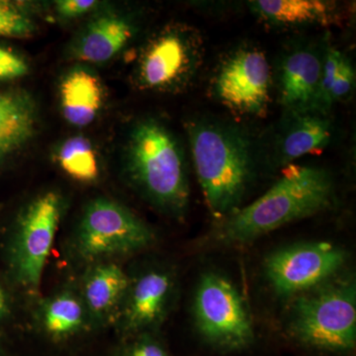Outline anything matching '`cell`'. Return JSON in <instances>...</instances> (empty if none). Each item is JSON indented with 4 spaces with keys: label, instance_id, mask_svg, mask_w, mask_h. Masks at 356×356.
Segmentation results:
<instances>
[{
    "label": "cell",
    "instance_id": "cell-26",
    "mask_svg": "<svg viewBox=\"0 0 356 356\" xmlns=\"http://www.w3.org/2000/svg\"><path fill=\"white\" fill-rule=\"evenodd\" d=\"M97 2L93 0H58L56 2V10L65 19L81 17L92 10Z\"/></svg>",
    "mask_w": 356,
    "mask_h": 356
},
{
    "label": "cell",
    "instance_id": "cell-6",
    "mask_svg": "<svg viewBox=\"0 0 356 356\" xmlns=\"http://www.w3.org/2000/svg\"><path fill=\"white\" fill-rule=\"evenodd\" d=\"M204 42L195 28L165 26L147 42L138 60L137 83L145 90L178 92L188 88L201 69Z\"/></svg>",
    "mask_w": 356,
    "mask_h": 356
},
{
    "label": "cell",
    "instance_id": "cell-20",
    "mask_svg": "<svg viewBox=\"0 0 356 356\" xmlns=\"http://www.w3.org/2000/svg\"><path fill=\"white\" fill-rule=\"evenodd\" d=\"M58 163L67 175L76 181L91 184L99 177V163L95 147L83 136H74L63 143Z\"/></svg>",
    "mask_w": 356,
    "mask_h": 356
},
{
    "label": "cell",
    "instance_id": "cell-10",
    "mask_svg": "<svg viewBox=\"0 0 356 356\" xmlns=\"http://www.w3.org/2000/svg\"><path fill=\"white\" fill-rule=\"evenodd\" d=\"M344 261L346 252L334 243H300L269 255L266 261V276L278 294L288 296L325 282Z\"/></svg>",
    "mask_w": 356,
    "mask_h": 356
},
{
    "label": "cell",
    "instance_id": "cell-24",
    "mask_svg": "<svg viewBox=\"0 0 356 356\" xmlns=\"http://www.w3.org/2000/svg\"><path fill=\"white\" fill-rule=\"evenodd\" d=\"M29 72L27 63L18 54L0 47V81H13Z\"/></svg>",
    "mask_w": 356,
    "mask_h": 356
},
{
    "label": "cell",
    "instance_id": "cell-25",
    "mask_svg": "<svg viewBox=\"0 0 356 356\" xmlns=\"http://www.w3.org/2000/svg\"><path fill=\"white\" fill-rule=\"evenodd\" d=\"M124 356H168L163 346L149 332L137 334Z\"/></svg>",
    "mask_w": 356,
    "mask_h": 356
},
{
    "label": "cell",
    "instance_id": "cell-3",
    "mask_svg": "<svg viewBox=\"0 0 356 356\" xmlns=\"http://www.w3.org/2000/svg\"><path fill=\"white\" fill-rule=\"evenodd\" d=\"M126 168L132 184L149 202L166 214L184 216L191 188L184 149L163 122L146 118L134 126Z\"/></svg>",
    "mask_w": 356,
    "mask_h": 356
},
{
    "label": "cell",
    "instance_id": "cell-16",
    "mask_svg": "<svg viewBox=\"0 0 356 356\" xmlns=\"http://www.w3.org/2000/svg\"><path fill=\"white\" fill-rule=\"evenodd\" d=\"M248 6L259 19L274 27H325L341 20L336 2L324 0H254Z\"/></svg>",
    "mask_w": 356,
    "mask_h": 356
},
{
    "label": "cell",
    "instance_id": "cell-15",
    "mask_svg": "<svg viewBox=\"0 0 356 356\" xmlns=\"http://www.w3.org/2000/svg\"><path fill=\"white\" fill-rule=\"evenodd\" d=\"M37 121L36 104L27 91L0 92V168L29 144L36 133Z\"/></svg>",
    "mask_w": 356,
    "mask_h": 356
},
{
    "label": "cell",
    "instance_id": "cell-1",
    "mask_svg": "<svg viewBox=\"0 0 356 356\" xmlns=\"http://www.w3.org/2000/svg\"><path fill=\"white\" fill-rule=\"evenodd\" d=\"M186 128L208 209L222 221L241 208L254 180L257 147L242 129L219 119L198 117Z\"/></svg>",
    "mask_w": 356,
    "mask_h": 356
},
{
    "label": "cell",
    "instance_id": "cell-17",
    "mask_svg": "<svg viewBox=\"0 0 356 356\" xmlns=\"http://www.w3.org/2000/svg\"><path fill=\"white\" fill-rule=\"evenodd\" d=\"M134 26L118 14L107 13L91 21L77 40L74 53L84 62L100 64L116 56L132 39Z\"/></svg>",
    "mask_w": 356,
    "mask_h": 356
},
{
    "label": "cell",
    "instance_id": "cell-9",
    "mask_svg": "<svg viewBox=\"0 0 356 356\" xmlns=\"http://www.w3.org/2000/svg\"><path fill=\"white\" fill-rule=\"evenodd\" d=\"M194 315L204 339L220 348H243L254 339V329L242 297L231 281L206 273L199 282Z\"/></svg>",
    "mask_w": 356,
    "mask_h": 356
},
{
    "label": "cell",
    "instance_id": "cell-22",
    "mask_svg": "<svg viewBox=\"0 0 356 356\" xmlns=\"http://www.w3.org/2000/svg\"><path fill=\"white\" fill-rule=\"evenodd\" d=\"M343 56V54L334 48V47H325L318 103V109L320 111L325 112V113H329L332 108V88Z\"/></svg>",
    "mask_w": 356,
    "mask_h": 356
},
{
    "label": "cell",
    "instance_id": "cell-7",
    "mask_svg": "<svg viewBox=\"0 0 356 356\" xmlns=\"http://www.w3.org/2000/svg\"><path fill=\"white\" fill-rule=\"evenodd\" d=\"M63 201L54 191L44 192L21 211L8 245L14 280L30 293L38 291L62 217Z\"/></svg>",
    "mask_w": 356,
    "mask_h": 356
},
{
    "label": "cell",
    "instance_id": "cell-11",
    "mask_svg": "<svg viewBox=\"0 0 356 356\" xmlns=\"http://www.w3.org/2000/svg\"><path fill=\"white\" fill-rule=\"evenodd\" d=\"M334 124L320 110H284L264 147L269 165L284 168L307 154L321 153L331 143Z\"/></svg>",
    "mask_w": 356,
    "mask_h": 356
},
{
    "label": "cell",
    "instance_id": "cell-13",
    "mask_svg": "<svg viewBox=\"0 0 356 356\" xmlns=\"http://www.w3.org/2000/svg\"><path fill=\"white\" fill-rule=\"evenodd\" d=\"M325 48L314 44H292L277 65L278 102L284 110H318Z\"/></svg>",
    "mask_w": 356,
    "mask_h": 356
},
{
    "label": "cell",
    "instance_id": "cell-18",
    "mask_svg": "<svg viewBox=\"0 0 356 356\" xmlns=\"http://www.w3.org/2000/svg\"><path fill=\"white\" fill-rule=\"evenodd\" d=\"M60 109L65 120L77 128L92 123L103 102L102 83L88 70L74 69L60 84Z\"/></svg>",
    "mask_w": 356,
    "mask_h": 356
},
{
    "label": "cell",
    "instance_id": "cell-14",
    "mask_svg": "<svg viewBox=\"0 0 356 356\" xmlns=\"http://www.w3.org/2000/svg\"><path fill=\"white\" fill-rule=\"evenodd\" d=\"M131 278L114 261L88 266L79 294L88 313L89 324L116 321Z\"/></svg>",
    "mask_w": 356,
    "mask_h": 356
},
{
    "label": "cell",
    "instance_id": "cell-2",
    "mask_svg": "<svg viewBox=\"0 0 356 356\" xmlns=\"http://www.w3.org/2000/svg\"><path fill=\"white\" fill-rule=\"evenodd\" d=\"M334 191V180L324 168L297 163L284 166L280 179L264 195L219 222L212 242L221 245L252 242L327 209Z\"/></svg>",
    "mask_w": 356,
    "mask_h": 356
},
{
    "label": "cell",
    "instance_id": "cell-21",
    "mask_svg": "<svg viewBox=\"0 0 356 356\" xmlns=\"http://www.w3.org/2000/svg\"><path fill=\"white\" fill-rule=\"evenodd\" d=\"M36 30L32 18L20 7L0 0V37L27 38Z\"/></svg>",
    "mask_w": 356,
    "mask_h": 356
},
{
    "label": "cell",
    "instance_id": "cell-27",
    "mask_svg": "<svg viewBox=\"0 0 356 356\" xmlns=\"http://www.w3.org/2000/svg\"><path fill=\"white\" fill-rule=\"evenodd\" d=\"M11 305L8 295L1 283H0V321L4 320L10 315Z\"/></svg>",
    "mask_w": 356,
    "mask_h": 356
},
{
    "label": "cell",
    "instance_id": "cell-5",
    "mask_svg": "<svg viewBox=\"0 0 356 356\" xmlns=\"http://www.w3.org/2000/svg\"><path fill=\"white\" fill-rule=\"evenodd\" d=\"M153 229L125 206L97 198L86 206L72 242L79 261L90 266L136 254L153 245Z\"/></svg>",
    "mask_w": 356,
    "mask_h": 356
},
{
    "label": "cell",
    "instance_id": "cell-19",
    "mask_svg": "<svg viewBox=\"0 0 356 356\" xmlns=\"http://www.w3.org/2000/svg\"><path fill=\"white\" fill-rule=\"evenodd\" d=\"M38 321L44 331L55 337L72 336L89 324L81 296L72 290H63L44 300Z\"/></svg>",
    "mask_w": 356,
    "mask_h": 356
},
{
    "label": "cell",
    "instance_id": "cell-12",
    "mask_svg": "<svg viewBox=\"0 0 356 356\" xmlns=\"http://www.w3.org/2000/svg\"><path fill=\"white\" fill-rule=\"evenodd\" d=\"M172 274L163 268L147 269L130 281L117 316L119 329L125 334H145L165 321L175 295Z\"/></svg>",
    "mask_w": 356,
    "mask_h": 356
},
{
    "label": "cell",
    "instance_id": "cell-8",
    "mask_svg": "<svg viewBox=\"0 0 356 356\" xmlns=\"http://www.w3.org/2000/svg\"><path fill=\"white\" fill-rule=\"evenodd\" d=\"M271 86L273 74L266 54L257 47L243 44L222 58L211 90L232 113L259 118L268 110Z\"/></svg>",
    "mask_w": 356,
    "mask_h": 356
},
{
    "label": "cell",
    "instance_id": "cell-4",
    "mask_svg": "<svg viewBox=\"0 0 356 356\" xmlns=\"http://www.w3.org/2000/svg\"><path fill=\"white\" fill-rule=\"evenodd\" d=\"M290 331L321 350H353L356 341V291L353 281L321 283L294 303Z\"/></svg>",
    "mask_w": 356,
    "mask_h": 356
},
{
    "label": "cell",
    "instance_id": "cell-23",
    "mask_svg": "<svg viewBox=\"0 0 356 356\" xmlns=\"http://www.w3.org/2000/svg\"><path fill=\"white\" fill-rule=\"evenodd\" d=\"M355 84V72L350 58L343 56L337 70L336 79L331 92V104L348 99Z\"/></svg>",
    "mask_w": 356,
    "mask_h": 356
}]
</instances>
